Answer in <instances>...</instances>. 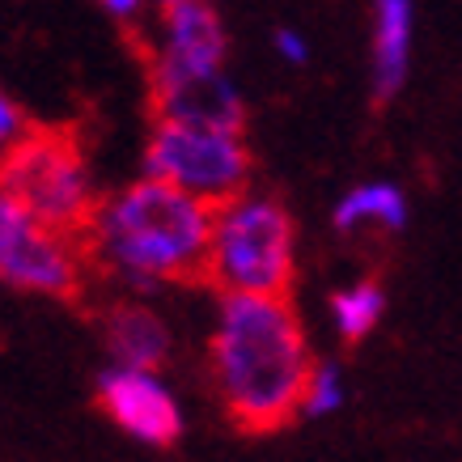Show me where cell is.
I'll list each match as a JSON object with an SVG mask.
<instances>
[{
    "mask_svg": "<svg viewBox=\"0 0 462 462\" xmlns=\"http://www.w3.org/2000/svg\"><path fill=\"white\" fill-rule=\"evenodd\" d=\"M339 403H344V378H339V369L314 365V369H310V382H306V394H301V411H306V416H327V411H336Z\"/></svg>",
    "mask_w": 462,
    "mask_h": 462,
    "instance_id": "5bb4252c",
    "label": "cell"
},
{
    "mask_svg": "<svg viewBox=\"0 0 462 462\" xmlns=\"http://www.w3.org/2000/svg\"><path fill=\"white\" fill-rule=\"evenodd\" d=\"M153 111L157 119H170V124H199L221 127V132H242L246 127V102L221 69H153Z\"/></svg>",
    "mask_w": 462,
    "mask_h": 462,
    "instance_id": "ba28073f",
    "label": "cell"
},
{
    "mask_svg": "<svg viewBox=\"0 0 462 462\" xmlns=\"http://www.w3.org/2000/svg\"><path fill=\"white\" fill-rule=\"evenodd\" d=\"M204 284L217 293H289L293 221L276 199L234 196L217 208Z\"/></svg>",
    "mask_w": 462,
    "mask_h": 462,
    "instance_id": "277c9868",
    "label": "cell"
},
{
    "mask_svg": "<svg viewBox=\"0 0 462 462\" xmlns=\"http://www.w3.org/2000/svg\"><path fill=\"white\" fill-rule=\"evenodd\" d=\"M85 251L42 225L17 196L0 187V281L30 293L77 297Z\"/></svg>",
    "mask_w": 462,
    "mask_h": 462,
    "instance_id": "8992f818",
    "label": "cell"
},
{
    "mask_svg": "<svg viewBox=\"0 0 462 462\" xmlns=\"http://www.w3.org/2000/svg\"><path fill=\"white\" fill-rule=\"evenodd\" d=\"M26 132H30V124H26V115H22V106L0 89V153H5V149H14Z\"/></svg>",
    "mask_w": 462,
    "mask_h": 462,
    "instance_id": "9a60e30c",
    "label": "cell"
},
{
    "mask_svg": "<svg viewBox=\"0 0 462 462\" xmlns=\"http://www.w3.org/2000/svg\"><path fill=\"white\" fill-rule=\"evenodd\" d=\"M416 39V0H374V94L394 98L407 81Z\"/></svg>",
    "mask_w": 462,
    "mask_h": 462,
    "instance_id": "30bf717a",
    "label": "cell"
},
{
    "mask_svg": "<svg viewBox=\"0 0 462 462\" xmlns=\"http://www.w3.org/2000/svg\"><path fill=\"white\" fill-rule=\"evenodd\" d=\"M276 51H281V60H289V64H306L310 42L301 39L297 30H276Z\"/></svg>",
    "mask_w": 462,
    "mask_h": 462,
    "instance_id": "2e32d148",
    "label": "cell"
},
{
    "mask_svg": "<svg viewBox=\"0 0 462 462\" xmlns=\"http://www.w3.org/2000/svg\"><path fill=\"white\" fill-rule=\"evenodd\" d=\"M0 187L17 196L42 225L89 246V229L98 217V199L89 187L81 144L56 127H30L26 136L0 153ZM89 259V254H85Z\"/></svg>",
    "mask_w": 462,
    "mask_h": 462,
    "instance_id": "3957f363",
    "label": "cell"
},
{
    "mask_svg": "<svg viewBox=\"0 0 462 462\" xmlns=\"http://www.w3.org/2000/svg\"><path fill=\"white\" fill-rule=\"evenodd\" d=\"M382 310H386V293H382V289H378L374 281L352 284V289L336 293V301H331V314H336L339 336L348 339V344L365 339L369 331H374V327H378Z\"/></svg>",
    "mask_w": 462,
    "mask_h": 462,
    "instance_id": "4fadbf2b",
    "label": "cell"
},
{
    "mask_svg": "<svg viewBox=\"0 0 462 462\" xmlns=\"http://www.w3.org/2000/svg\"><path fill=\"white\" fill-rule=\"evenodd\" d=\"M361 225H382V229H403L407 199L391 182H365L336 204V229H361Z\"/></svg>",
    "mask_w": 462,
    "mask_h": 462,
    "instance_id": "7c38bea8",
    "label": "cell"
},
{
    "mask_svg": "<svg viewBox=\"0 0 462 462\" xmlns=\"http://www.w3.org/2000/svg\"><path fill=\"white\" fill-rule=\"evenodd\" d=\"M225 26L208 0H187L162 9V39L153 51V69L212 72L225 64Z\"/></svg>",
    "mask_w": 462,
    "mask_h": 462,
    "instance_id": "9c48e42d",
    "label": "cell"
},
{
    "mask_svg": "<svg viewBox=\"0 0 462 462\" xmlns=\"http://www.w3.org/2000/svg\"><path fill=\"white\" fill-rule=\"evenodd\" d=\"M157 5H162V9H170V5H187V0H157Z\"/></svg>",
    "mask_w": 462,
    "mask_h": 462,
    "instance_id": "ac0fdd59",
    "label": "cell"
},
{
    "mask_svg": "<svg viewBox=\"0 0 462 462\" xmlns=\"http://www.w3.org/2000/svg\"><path fill=\"white\" fill-rule=\"evenodd\" d=\"M144 170L153 179H166L221 208L246 191L251 149L242 141V132L157 119V132L149 136V149H144Z\"/></svg>",
    "mask_w": 462,
    "mask_h": 462,
    "instance_id": "5b68a950",
    "label": "cell"
},
{
    "mask_svg": "<svg viewBox=\"0 0 462 462\" xmlns=\"http://www.w3.org/2000/svg\"><path fill=\"white\" fill-rule=\"evenodd\" d=\"M102 9H106V14H115V17H136L144 9V0H102Z\"/></svg>",
    "mask_w": 462,
    "mask_h": 462,
    "instance_id": "e0dca14e",
    "label": "cell"
},
{
    "mask_svg": "<svg viewBox=\"0 0 462 462\" xmlns=\"http://www.w3.org/2000/svg\"><path fill=\"white\" fill-rule=\"evenodd\" d=\"M310 348L289 293H225L212 336V378L242 433L284 429L301 411Z\"/></svg>",
    "mask_w": 462,
    "mask_h": 462,
    "instance_id": "6da1fadb",
    "label": "cell"
},
{
    "mask_svg": "<svg viewBox=\"0 0 462 462\" xmlns=\"http://www.w3.org/2000/svg\"><path fill=\"white\" fill-rule=\"evenodd\" d=\"M98 407L119 429L149 446H174L182 437L179 403L149 369H132V365L106 369L98 378Z\"/></svg>",
    "mask_w": 462,
    "mask_h": 462,
    "instance_id": "52a82bcc",
    "label": "cell"
},
{
    "mask_svg": "<svg viewBox=\"0 0 462 462\" xmlns=\"http://www.w3.org/2000/svg\"><path fill=\"white\" fill-rule=\"evenodd\" d=\"M212 217L217 204L149 174L98 204L85 254L132 281L204 284Z\"/></svg>",
    "mask_w": 462,
    "mask_h": 462,
    "instance_id": "7a4b0ae2",
    "label": "cell"
},
{
    "mask_svg": "<svg viewBox=\"0 0 462 462\" xmlns=\"http://www.w3.org/2000/svg\"><path fill=\"white\" fill-rule=\"evenodd\" d=\"M106 348L119 365L132 369H162L170 356V331L153 310L144 306H115L106 314Z\"/></svg>",
    "mask_w": 462,
    "mask_h": 462,
    "instance_id": "8fae6325",
    "label": "cell"
}]
</instances>
